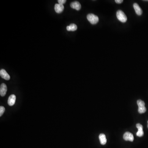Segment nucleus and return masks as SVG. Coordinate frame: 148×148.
I'll return each instance as SVG.
<instances>
[{"label":"nucleus","instance_id":"obj_9","mask_svg":"<svg viewBox=\"0 0 148 148\" xmlns=\"http://www.w3.org/2000/svg\"><path fill=\"white\" fill-rule=\"evenodd\" d=\"M16 96L14 94L11 95L8 99V103L9 106H13L15 104L16 101Z\"/></svg>","mask_w":148,"mask_h":148},{"label":"nucleus","instance_id":"obj_2","mask_svg":"<svg viewBox=\"0 0 148 148\" xmlns=\"http://www.w3.org/2000/svg\"><path fill=\"white\" fill-rule=\"evenodd\" d=\"M137 104L138 106V111L140 114H143L146 112V109L145 107V103L142 100H138L137 101Z\"/></svg>","mask_w":148,"mask_h":148},{"label":"nucleus","instance_id":"obj_7","mask_svg":"<svg viewBox=\"0 0 148 148\" xmlns=\"http://www.w3.org/2000/svg\"><path fill=\"white\" fill-rule=\"evenodd\" d=\"M0 75L3 79H5L6 80H9L10 79L11 77L9 75L7 72L4 69H1L0 71Z\"/></svg>","mask_w":148,"mask_h":148},{"label":"nucleus","instance_id":"obj_10","mask_svg":"<svg viewBox=\"0 0 148 148\" xmlns=\"http://www.w3.org/2000/svg\"><path fill=\"white\" fill-rule=\"evenodd\" d=\"M70 7L72 8L76 9L77 11H79L81 8V5L78 1H75L71 3Z\"/></svg>","mask_w":148,"mask_h":148},{"label":"nucleus","instance_id":"obj_3","mask_svg":"<svg viewBox=\"0 0 148 148\" xmlns=\"http://www.w3.org/2000/svg\"><path fill=\"white\" fill-rule=\"evenodd\" d=\"M87 19L92 24H96L99 21L98 17L93 14H88Z\"/></svg>","mask_w":148,"mask_h":148},{"label":"nucleus","instance_id":"obj_15","mask_svg":"<svg viewBox=\"0 0 148 148\" xmlns=\"http://www.w3.org/2000/svg\"><path fill=\"white\" fill-rule=\"evenodd\" d=\"M58 4L63 5L66 2V0H58Z\"/></svg>","mask_w":148,"mask_h":148},{"label":"nucleus","instance_id":"obj_14","mask_svg":"<svg viewBox=\"0 0 148 148\" xmlns=\"http://www.w3.org/2000/svg\"><path fill=\"white\" fill-rule=\"evenodd\" d=\"M5 112V108L3 106L0 107V116H1Z\"/></svg>","mask_w":148,"mask_h":148},{"label":"nucleus","instance_id":"obj_1","mask_svg":"<svg viewBox=\"0 0 148 148\" xmlns=\"http://www.w3.org/2000/svg\"><path fill=\"white\" fill-rule=\"evenodd\" d=\"M116 17L121 22H126L127 20V17L125 13L121 10L117 11L116 12Z\"/></svg>","mask_w":148,"mask_h":148},{"label":"nucleus","instance_id":"obj_11","mask_svg":"<svg viewBox=\"0 0 148 148\" xmlns=\"http://www.w3.org/2000/svg\"><path fill=\"white\" fill-rule=\"evenodd\" d=\"M64 9V7L63 5L56 4L55 5V9L56 13H61L63 11Z\"/></svg>","mask_w":148,"mask_h":148},{"label":"nucleus","instance_id":"obj_4","mask_svg":"<svg viewBox=\"0 0 148 148\" xmlns=\"http://www.w3.org/2000/svg\"><path fill=\"white\" fill-rule=\"evenodd\" d=\"M123 138H124V140L126 141H129L130 142H133L134 140L133 135L129 132H127L124 134Z\"/></svg>","mask_w":148,"mask_h":148},{"label":"nucleus","instance_id":"obj_13","mask_svg":"<svg viewBox=\"0 0 148 148\" xmlns=\"http://www.w3.org/2000/svg\"><path fill=\"white\" fill-rule=\"evenodd\" d=\"M77 25L74 23H72L67 26L66 28L67 30L69 31H74L77 30Z\"/></svg>","mask_w":148,"mask_h":148},{"label":"nucleus","instance_id":"obj_5","mask_svg":"<svg viewBox=\"0 0 148 148\" xmlns=\"http://www.w3.org/2000/svg\"><path fill=\"white\" fill-rule=\"evenodd\" d=\"M136 127L137 128L138 130L137 132L136 133L137 136L139 137H141L143 136L144 133L143 130V126L141 124H136Z\"/></svg>","mask_w":148,"mask_h":148},{"label":"nucleus","instance_id":"obj_16","mask_svg":"<svg viewBox=\"0 0 148 148\" xmlns=\"http://www.w3.org/2000/svg\"><path fill=\"white\" fill-rule=\"evenodd\" d=\"M115 1L116 3H117L118 4H120L123 2V0H115Z\"/></svg>","mask_w":148,"mask_h":148},{"label":"nucleus","instance_id":"obj_6","mask_svg":"<svg viewBox=\"0 0 148 148\" xmlns=\"http://www.w3.org/2000/svg\"><path fill=\"white\" fill-rule=\"evenodd\" d=\"M7 91V87L5 83H2L1 85L0 88V94L1 96L3 97L6 95Z\"/></svg>","mask_w":148,"mask_h":148},{"label":"nucleus","instance_id":"obj_17","mask_svg":"<svg viewBox=\"0 0 148 148\" xmlns=\"http://www.w3.org/2000/svg\"><path fill=\"white\" fill-rule=\"evenodd\" d=\"M148 1V0H146V1Z\"/></svg>","mask_w":148,"mask_h":148},{"label":"nucleus","instance_id":"obj_8","mask_svg":"<svg viewBox=\"0 0 148 148\" xmlns=\"http://www.w3.org/2000/svg\"><path fill=\"white\" fill-rule=\"evenodd\" d=\"M133 8H134V9L137 15H139V16L142 15V11L137 3H134Z\"/></svg>","mask_w":148,"mask_h":148},{"label":"nucleus","instance_id":"obj_12","mask_svg":"<svg viewBox=\"0 0 148 148\" xmlns=\"http://www.w3.org/2000/svg\"><path fill=\"white\" fill-rule=\"evenodd\" d=\"M100 143L102 145H105L107 143L106 136L104 134H100L99 136Z\"/></svg>","mask_w":148,"mask_h":148},{"label":"nucleus","instance_id":"obj_18","mask_svg":"<svg viewBox=\"0 0 148 148\" xmlns=\"http://www.w3.org/2000/svg\"></svg>","mask_w":148,"mask_h":148}]
</instances>
